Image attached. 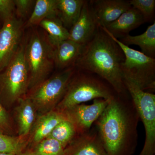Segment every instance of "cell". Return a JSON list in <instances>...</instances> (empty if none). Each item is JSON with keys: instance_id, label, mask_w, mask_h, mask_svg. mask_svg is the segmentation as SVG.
<instances>
[{"instance_id": "6da1fadb", "label": "cell", "mask_w": 155, "mask_h": 155, "mask_svg": "<svg viewBox=\"0 0 155 155\" xmlns=\"http://www.w3.org/2000/svg\"><path fill=\"white\" fill-rule=\"evenodd\" d=\"M139 116L129 93L109 100L94 123L107 155H133L137 144Z\"/></svg>"}, {"instance_id": "7a4b0ae2", "label": "cell", "mask_w": 155, "mask_h": 155, "mask_svg": "<svg viewBox=\"0 0 155 155\" xmlns=\"http://www.w3.org/2000/svg\"><path fill=\"white\" fill-rule=\"evenodd\" d=\"M125 59L121 48L100 26L94 37L84 47L75 67L98 75L109 83L117 94L125 95L128 92L121 69Z\"/></svg>"}, {"instance_id": "3957f363", "label": "cell", "mask_w": 155, "mask_h": 155, "mask_svg": "<svg viewBox=\"0 0 155 155\" xmlns=\"http://www.w3.org/2000/svg\"><path fill=\"white\" fill-rule=\"evenodd\" d=\"M117 94L107 81L93 73L76 70L66 94L55 110L59 112L91 100H110Z\"/></svg>"}, {"instance_id": "277c9868", "label": "cell", "mask_w": 155, "mask_h": 155, "mask_svg": "<svg viewBox=\"0 0 155 155\" xmlns=\"http://www.w3.org/2000/svg\"><path fill=\"white\" fill-rule=\"evenodd\" d=\"M101 28L123 51L125 59L121 64V69L123 78L129 79L143 91L153 93L155 91V58L125 45L104 27Z\"/></svg>"}, {"instance_id": "5b68a950", "label": "cell", "mask_w": 155, "mask_h": 155, "mask_svg": "<svg viewBox=\"0 0 155 155\" xmlns=\"http://www.w3.org/2000/svg\"><path fill=\"white\" fill-rule=\"evenodd\" d=\"M54 47L37 31L25 45V58L29 75L28 90H32L46 79L54 68Z\"/></svg>"}, {"instance_id": "8992f818", "label": "cell", "mask_w": 155, "mask_h": 155, "mask_svg": "<svg viewBox=\"0 0 155 155\" xmlns=\"http://www.w3.org/2000/svg\"><path fill=\"white\" fill-rule=\"evenodd\" d=\"M75 66L64 69L32 90L28 97L41 114L54 110L66 94L76 72Z\"/></svg>"}, {"instance_id": "52a82bcc", "label": "cell", "mask_w": 155, "mask_h": 155, "mask_svg": "<svg viewBox=\"0 0 155 155\" xmlns=\"http://www.w3.org/2000/svg\"><path fill=\"white\" fill-rule=\"evenodd\" d=\"M21 44L8 66L0 72V99L12 104L22 98L28 90L29 75Z\"/></svg>"}, {"instance_id": "ba28073f", "label": "cell", "mask_w": 155, "mask_h": 155, "mask_svg": "<svg viewBox=\"0 0 155 155\" xmlns=\"http://www.w3.org/2000/svg\"><path fill=\"white\" fill-rule=\"evenodd\" d=\"M123 79L145 131L144 146L139 155H155V95L143 91L127 78H123Z\"/></svg>"}, {"instance_id": "9c48e42d", "label": "cell", "mask_w": 155, "mask_h": 155, "mask_svg": "<svg viewBox=\"0 0 155 155\" xmlns=\"http://www.w3.org/2000/svg\"><path fill=\"white\" fill-rule=\"evenodd\" d=\"M24 25L16 16L3 22L0 28V72L16 55L22 44Z\"/></svg>"}, {"instance_id": "30bf717a", "label": "cell", "mask_w": 155, "mask_h": 155, "mask_svg": "<svg viewBox=\"0 0 155 155\" xmlns=\"http://www.w3.org/2000/svg\"><path fill=\"white\" fill-rule=\"evenodd\" d=\"M109 100L96 99L90 105L80 104L60 112L64 119L72 122L78 134L87 132L102 114Z\"/></svg>"}, {"instance_id": "8fae6325", "label": "cell", "mask_w": 155, "mask_h": 155, "mask_svg": "<svg viewBox=\"0 0 155 155\" xmlns=\"http://www.w3.org/2000/svg\"><path fill=\"white\" fill-rule=\"evenodd\" d=\"M100 26L90 4L84 1L80 16L69 31V39L84 46L94 37Z\"/></svg>"}, {"instance_id": "7c38bea8", "label": "cell", "mask_w": 155, "mask_h": 155, "mask_svg": "<svg viewBox=\"0 0 155 155\" xmlns=\"http://www.w3.org/2000/svg\"><path fill=\"white\" fill-rule=\"evenodd\" d=\"M63 155H107L95 126L78 134L65 147Z\"/></svg>"}, {"instance_id": "4fadbf2b", "label": "cell", "mask_w": 155, "mask_h": 155, "mask_svg": "<svg viewBox=\"0 0 155 155\" xmlns=\"http://www.w3.org/2000/svg\"><path fill=\"white\" fill-rule=\"evenodd\" d=\"M90 4L98 24L106 27L131 7L126 0H93Z\"/></svg>"}, {"instance_id": "5bb4252c", "label": "cell", "mask_w": 155, "mask_h": 155, "mask_svg": "<svg viewBox=\"0 0 155 155\" xmlns=\"http://www.w3.org/2000/svg\"><path fill=\"white\" fill-rule=\"evenodd\" d=\"M144 22L141 14L131 6L118 19L104 28L115 38L119 39L128 35L131 31Z\"/></svg>"}, {"instance_id": "9a60e30c", "label": "cell", "mask_w": 155, "mask_h": 155, "mask_svg": "<svg viewBox=\"0 0 155 155\" xmlns=\"http://www.w3.org/2000/svg\"><path fill=\"white\" fill-rule=\"evenodd\" d=\"M84 47L69 39L62 42L54 47L53 58L54 66L61 69L75 66Z\"/></svg>"}, {"instance_id": "2e32d148", "label": "cell", "mask_w": 155, "mask_h": 155, "mask_svg": "<svg viewBox=\"0 0 155 155\" xmlns=\"http://www.w3.org/2000/svg\"><path fill=\"white\" fill-rule=\"evenodd\" d=\"M64 119L63 114L55 110L41 115L31 129V142L36 144L46 138L56 125Z\"/></svg>"}, {"instance_id": "e0dca14e", "label": "cell", "mask_w": 155, "mask_h": 155, "mask_svg": "<svg viewBox=\"0 0 155 155\" xmlns=\"http://www.w3.org/2000/svg\"><path fill=\"white\" fill-rule=\"evenodd\" d=\"M17 108L18 134L23 137L31 131L36 118V111L33 103L28 97L20 99Z\"/></svg>"}, {"instance_id": "ac0fdd59", "label": "cell", "mask_w": 155, "mask_h": 155, "mask_svg": "<svg viewBox=\"0 0 155 155\" xmlns=\"http://www.w3.org/2000/svg\"><path fill=\"white\" fill-rule=\"evenodd\" d=\"M119 41L127 46L130 45L138 46L141 49V52L150 58H155V21L142 34L135 36H132L129 34L120 38Z\"/></svg>"}, {"instance_id": "d6986e66", "label": "cell", "mask_w": 155, "mask_h": 155, "mask_svg": "<svg viewBox=\"0 0 155 155\" xmlns=\"http://www.w3.org/2000/svg\"><path fill=\"white\" fill-rule=\"evenodd\" d=\"M54 18H58V0H36L26 26L39 25L45 19Z\"/></svg>"}, {"instance_id": "ffe728a7", "label": "cell", "mask_w": 155, "mask_h": 155, "mask_svg": "<svg viewBox=\"0 0 155 155\" xmlns=\"http://www.w3.org/2000/svg\"><path fill=\"white\" fill-rule=\"evenodd\" d=\"M84 2V0H58V18L64 27L71 28L75 24Z\"/></svg>"}, {"instance_id": "44dd1931", "label": "cell", "mask_w": 155, "mask_h": 155, "mask_svg": "<svg viewBox=\"0 0 155 155\" xmlns=\"http://www.w3.org/2000/svg\"><path fill=\"white\" fill-rule=\"evenodd\" d=\"M39 25L48 32V40L54 47L69 39V31L64 27L58 18L45 19Z\"/></svg>"}, {"instance_id": "7402d4cb", "label": "cell", "mask_w": 155, "mask_h": 155, "mask_svg": "<svg viewBox=\"0 0 155 155\" xmlns=\"http://www.w3.org/2000/svg\"><path fill=\"white\" fill-rule=\"evenodd\" d=\"M78 135L75 126L69 120L64 119L56 125L46 138L58 140L66 147Z\"/></svg>"}, {"instance_id": "603a6c76", "label": "cell", "mask_w": 155, "mask_h": 155, "mask_svg": "<svg viewBox=\"0 0 155 155\" xmlns=\"http://www.w3.org/2000/svg\"><path fill=\"white\" fill-rule=\"evenodd\" d=\"M26 144L22 137H14L0 131V153L17 155L24 151Z\"/></svg>"}, {"instance_id": "cb8c5ba5", "label": "cell", "mask_w": 155, "mask_h": 155, "mask_svg": "<svg viewBox=\"0 0 155 155\" xmlns=\"http://www.w3.org/2000/svg\"><path fill=\"white\" fill-rule=\"evenodd\" d=\"M65 148L58 140L46 138L35 144L30 151L34 155H63Z\"/></svg>"}, {"instance_id": "d4e9b609", "label": "cell", "mask_w": 155, "mask_h": 155, "mask_svg": "<svg viewBox=\"0 0 155 155\" xmlns=\"http://www.w3.org/2000/svg\"><path fill=\"white\" fill-rule=\"evenodd\" d=\"M130 5L141 14L146 22H154L155 0H130Z\"/></svg>"}, {"instance_id": "484cf974", "label": "cell", "mask_w": 155, "mask_h": 155, "mask_svg": "<svg viewBox=\"0 0 155 155\" xmlns=\"http://www.w3.org/2000/svg\"><path fill=\"white\" fill-rule=\"evenodd\" d=\"M35 1L34 0H14L15 14L19 19L25 18L34 8Z\"/></svg>"}, {"instance_id": "4316f807", "label": "cell", "mask_w": 155, "mask_h": 155, "mask_svg": "<svg viewBox=\"0 0 155 155\" xmlns=\"http://www.w3.org/2000/svg\"><path fill=\"white\" fill-rule=\"evenodd\" d=\"M14 0H0V18L3 22L15 16Z\"/></svg>"}, {"instance_id": "83f0119b", "label": "cell", "mask_w": 155, "mask_h": 155, "mask_svg": "<svg viewBox=\"0 0 155 155\" xmlns=\"http://www.w3.org/2000/svg\"><path fill=\"white\" fill-rule=\"evenodd\" d=\"M10 119L7 111L0 101V131L4 133L10 131Z\"/></svg>"}, {"instance_id": "f1b7e54d", "label": "cell", "mask_w": 155, "mask_h": 155, "mask_svg": "<svg viewBox=\"0 0 155 155\" xmlns=\"http://www.w3.org/2000/svg\"><path fill=\"white\" fill-rule=\"evenodd\" d=\"M17 155H34L30 150L23 151Z\"/></svg>"}, {"instance_id": "f546056e", "label": "cell", "mask_w": 155, "mask_h": 155, "mask_svg": "<svg viewBox=\"0 0 155 155\" xmlns=\"http://www.w3.org/2000/svg\"><path fill=\"white\" fill-rule=\"evenodd\" d=\"M0 155H16L13 153H0Z\"/></svg>"}]
</instances>
